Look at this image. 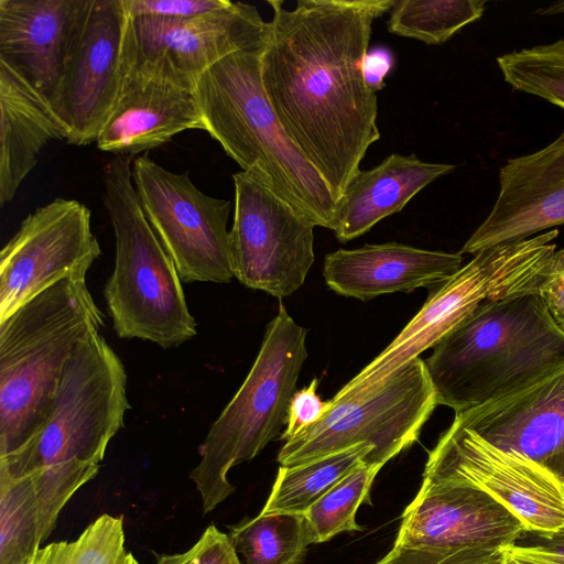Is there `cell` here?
Segmentation results:
<instances>
[{"label":"cell","instance_id":"cell-1","mask_svg":"<svg viewBox=\"0 0 564 564\" xmlns=\"http://www.w3.org/2000/svg\"><path fill=\"white\" fill-rule=\"evenodd\" d=\"M273 17L261 53L264 93L288 137L336 203L380 139L378 101L362 77L373 22L394 0H299Z\"/></svg>","mask_w":564,"mask_h":564},{"label":"cell","instance_id":"cell-2","mask_svg":"<svg viewBox=\"0 0 564 564\" xmlns=\"http://www.w3.org/2000/svg\"><path fill=\"white\" fill-rule=\"evenodd\" d=\"M129 409L124 366L104 336L95 333L67 361L39 432L0 458V473L29 476L33 482L41 543L74 494L98 474Z\"/></svg>","mask_w":564,"mask_h":564},{"label":"cell","instance_id":"cell-3","mask_svg":"<svg viewBox=\"0 0 564 564\" xmlns=\"http://www.w3.org/2000/svg\"><path fill=\"white\" fill-rule=\"evenodd\" d=\"M261 53L236 52L198 77L194 90L205 131L241 171L261 177L314 226L333 230L337 203L283 130L263 89Z\"/></svg>","mask_w":564,"mask_h":564},{"label":"cell","instance_id":"cell-4","mask_svg":"<svg viewBox=\"0 0 564 564\" xmlns=\"http://www.w3.org/2000/svg\"><path fill=\"white\" fill-rule=\"evenodd\" d=\"M102 327L86 279L73 274L0 321V458L39 432L67 361Z\"/></svg>","mask_w":564,"mask_h":564},{"label":"cell","instance_id":"cell-5","mask_svg":"<svg viewBox=\"0 0 564 564\" xmlns=\"http://www.w3.org/2000/svg\"><path fill=\"white\" fill-rule=\"evenodd\" d=\"M433 348L437 404L455 414L564 362V334L538 294L484 302Z\"/></svg>","mask_w":564,"mask_h":564},{"label":"cell","instance_id":"cell-6","mask_svg":"<svg viewBox=\"0 0 564 564\" xmlns=\"http://www.w3.org/2000/svg\"><path fill=\"white\" fill-rule=\"evenodd\" d=\"M133 156L104 166V205L115 232L113 271L104 288L112 327L167 349L196 335L175 263L141 207L132 178Z\"/></svg>","mask_w":564,"mask_h":564},{"label":"cell","instance_id":"cell-7","mask_svg":"<svg viewBox=\"0 0 564 564\" xmlns=\"http://www.w3.org/2000/svg\"><path fill=\"white\" fill-rule=\"evenodd\" d=\"M306 357V329L281 304L245 381L198 448L200 459L189 477L204 513L232 494L229 470L253 459L285 425Z\"/></svg>","mask_w":564,"mask_h":564},{"label":"cell","instance_id":"cell-8","mask_svg":"<svg viewBox=\"0 0 564 564\" xmlns=\"http://www.w3.org/2000/svg\"><path fill=\"white\" fill-rule=\"evenodd\" d=\"M558 229L484 249L425 302L400 334L334 397L375 389L445 335L486 301L538 294L556 251Z\"/></svg>","mask_w":564,"mask_h":564},{"label":"cell","instance_id":"cell-9","mask_svg":"<svg viewBox=\"0 0 564 564\" xmlns=\"http://www.w3.org/2000/svg\"><path fill=\"white\" fill-rule=\"evenodd\" d=\"M436 405L425 361L417 357L372 390L333 398V406L321 422L285 441L278 462L294 467L367 444L372 449L362 463L381 469L419 438Z\"/></svg>","mask_w":564,"mask_h":564},{"label":"cell","instance_id":"cell-10","mask_svg":"<svg viewBox=\"0 0 564 564\" xmlns=\"http://www.w3.org/2000/svg\"><path fill=\"white\" fill-rule=\"evenodd\" d=\"M132 178L143 213L181 280L230 282V202L208 196L187 171L171 172L148 153L134 158Z\"/></svg>","mask_w":564,"mask_h":564},{"label":"cell","instance_id":"cell-11","mask_svg":"<svg viewBox=\"0 0 564 564\" xmlns=\"http://www.w3.org/2000/svg\"><path fill=\"white\" fill-rule=\"evenodd\" d=\"M422 482L477 487L513 512L527 532L564 533V489L544 464L496 447L453 423L430 452Z\"/></svg>","mask_w":564,"mask_h":564},{"label":"cell","instance_id":"cell-12","mask_svg":"<svg viewBox=\"0 0 564 564\" xmlns=\"http://www.w3.org/2000/svg\"><path fill=\"white\" fill-rule=\"evenodd\" d=\"M230 249L234 276L283 299L302 286L314 263V224L258 175L240 171Z\"/></svg>","mask_w":564,"mask_h":564},{"label":"cell","instance_id":"cell-13","mask_svg":"<svg viewBox=\"0 0 564 564\" xmlns=\"http://www.w3.org/2000/svg\"><path fill=\"white\" fill-rule=\"evenodd\" d=\"M128 24L121 0H83L50 102L67 143L96 142L109 117L124 75Z\"/></svg>","mask_w":564,"mask_h":564},{"label":"cell","instance_id":"cell-14","mask_svg":"<svg viewBox=\"0 0 564 564\" xmlns=\"http://www.w3.org/2000/svg\"><path fill=\"white\" fill-rule=\"evenodd\" d=\"M100 253L86 205L58 197L36 208L0 252V321L68 274L86 279Z\"/></svg>","mask_w":564,"mask_h":564},{"label":"cell","instance_id":"cell-15","mask_svg":"<svg viewBox=\"0 0 564 564\" xmlns=\"http://www.w3.org/2000/svg\"><path fill=\"white\" fill-rule=\"evenodd\" d=\"M269 31L254 6L230 1L189 19L129 18L128 47L140 65L194 89L198 77L223 58L263 51Z\"/></svg>","mask_w":564,"mask_h":564},{"label":"cell","instance_id":"cell-16","mask_svg":"<svg viewBox=\"0 0 564 564\" xmlns=\"http://www.w3.org/2000/svg\"><path fill=\"white\" fill-rule=\"evenodd\" d=\"M527 529L505 505L466 484L422 482L405 508L395 545L424 549H505Z\"/></svg>","mask_w":564,"mask_h":564},{"label":"cell","instance_id":"cell-17","mask_svg":"<svg viewBox=\"0 0 564 564\" xmlns=\"http://www.w3.org/2000/svg\"><path fill=\"white\" fill-rule=\"evenodd\" d=\"M560 225H564V130L546 147L509 159L500 167L495 204L459 253L475 254Z\"/></svg>","mask_w":564,"mask_h":564},{"label":"cell","instance_id":"cell-18","mask_svg":"<svg viewBox=\"0 0 564 564\" xmlns=\"http://www.w3.org/2000/svg\"><path fill=\"white\" fill-rule=\"evenodd\" d=\"M192 129L206 130L195 90L137 63L129 52L127 33L121 88L96 139L97 148L133 156Z\"/></svg>","mask_w":564,"mask_h":564},{"label":"cell","instance_id":"cell-19","mask_svg":"<svg viewBox=\"0 0 564 564\" xmlns=\"http://www.w3.org/2000/svg\"><path fill=\"white\" fill-rule=\"evenodd\" d=\"M452 423L542 463L564 448V362L456 413Z\"/></svg>","mask_w":564,"mask_h":564},{"label":"cell","instance_id":"cell-20","mask_svg":"<svg viewBox=\"0 0 564 564\" xmlns=\"http://www.w3.org/2000/svg\"><path fill=\"white\" fill-rule=\"evenodd\" d=\"M83 0H0V61L48 104L58 87Z\"/></svg>","mask_w":564,"mask_h":564},{"label":"cell","instance_id":"cell-21","mask_svg":"<svg viewBox=\"0 0 564 564\" xmlns=\"http://www.w3.org/2000/svg\"><path fill=\"white\" fill-rule=\"evenodd\" d=\"M462 264L459 252L387 242L328 253L323 275L328 288L336 293L367 301L382 294L412 292L444 283Z\"/></svg>","mask_w":564,"mask_h":564},{"label":"cell","instance_id":"cell-22","mask_svg":"<svg viewBox=\"0 0 564 564\" xmlns=\"http://www.w3.org/2000/svg\"><path fill=\"white\" fill-rule=\"evenodd\" d=\"M455 167L394 153L369 170H359L337 202L333 229L336 238L346 242L362 236Z\"/></svg>","mask_w":564,"mask_h":564},{"label":"cell","instance_id":"cell-23","mask_svg":"<svg viewBox=\"0 0 564 564\" xmlns=\"http://www.w3.org/2000/svg\"><path fill=\"white\" fill-rule=\"evenodd\" d=\"M52 140H67L50 104L0 61V205L10 203Z\"/></svg>","mask_w":564,"mask_h":564},{"label":"cell","instance_id":"cell-24","mask_svg":"<svg viewBox=\"0 0 564 564\" xmlns=\"http://www.w3.org/2000/svg\"><path fill=\"white\" fill-rule=\"evenodd\" d=\"M229 540L243 564H302L314 539L304 513L274 512L230 527Z\"/></svg>","mask_w":564,"mask_h":564},{"label":"cell","instance_id":"cell-25","mask_svg":"<svg viewBox=\"0 0 564 564\" xmlns=\"http://www.w3.org/2000/svg\"><path fill=\"white\" fill-rule=\"evenodd\" d=\"M372 447L359 444L294 467L281 466L260 513H304L362 463Z\"/></svg>","mask_w":564,"mask_h":564},{"label":"cell","instance_id":"cell-26","mask_svg":"<svg viewBox=\"0 0 564 564\" xmlns=\"http://www.w3.org/2000/svg\"><path fill=\"white\" fill-rule=\"evenodd\" d=\"M485 0H394L387 21L390 33L440 45L479 20Z\"/></svg>","mask_w":564,"mask_h":564},{"label":"cell","instance_id":"cell-27","mask_svg":"<svg viewBox=\"0 0 564 564\" xmlns=\"http://www.w3.org/2000/svg\"><path fill=\"white\" fill-rule=\"evenodd\" d=\"M41 544L31 478L0 473V564H26Z\"/></svg>","mask_w":564,"mask_h":564},{"label":"cell","instance_id":"cell-28","mask_svg":"<svg viewBox=\"0 0 564 564\" xmlns=\"http://www.w3.org/2000/svg\"><path fill=\"white\" fill-rule=\"evenodd\" d=\"M496 62L512 89L564 109V39L502 54Z\"/></svg>","mask_w":564,"mask_h":564},{"label":"cell","instance_id":"cell-29","mask_svg":"<svg viewBox=\"0 0 564 564\" xmlns=\"http://www.w3.org/2000/svg\"><path fill=\"white\" fill-rule=\"evenodd\" d=\"M26 564H140L126 549L121 517L101 514L74 541L41 546Z\"/></svg>","mask_w":564,"mask_h":564},{"label":"cell","instance_id":"cell-30","mask_svg":"<svg viewBox=\"0 0 564 564\" xmlns=\"http://www.w3.org/2000/svg\"><path fill=\"white\" fill-rule=\"evenodd\" d=\"M379 470L361 463L304 512L314 544L341 532L362 531L356 513L361 503H370V488Z\"/></svg>","mask_w":564,"mask_h":564},{"label":"cell","instance_id":"cell-31","mask_svg":"<svg viewBox=\"0 0 564 564\" xmlns=\"http://www.w3.org/2000/svg\"><path fill=\"white\" fill-rule=\"evenodd\" d=\"M501 549H424L393 544L375 564H489Z\"/></svg>","mask_w":564,"mask_h":564},{"label":"cell","instance_id":"cell-32","mask_svg":"<svg viewBox=\"0 0 564 564\" xmlns=\"http://www.w3.org/2000/svg\"><path fill=\"white\" fill-rule=\"evenodd\" d=\"M155 564H242L228 534L214 524L208 525L197 542L187 551L162 554Z\"/></svg>","mask_w":564,"mask_h":564},{"label":"cell","instance_id":"cell-33","mask_svg":"<svg viewBox=\"0 0 564 564\" xmlns=\"http://www.w3.org/2000/svg\"><path fill=\"white\" fill-rule=\"evenodd\" d=\"M229 3V0H121L126 14L131 19H189L224 9Z\"/></svg>","mask_w":564,"mask_h":564},{"label":"cell","instance_id":"cell-34","mask_svg":"<svg viewBox=\"0 0 564 564\" xmlns=\"http://www.w3.org/2000/svg\"><path fill=\"white\" fill-rule=\"evenodd\" d=\"M318 380L314 378L310 384L294 392L291 398L285 430L281 440H291L316 425L333 406V399L323 401L317 394Z\"/></svg>","mask_w":564,"mask_h":564},{"label":"cell","instance_id":"cell-35","mask_svg":"<svg viewBox=\"0 0 564 564\" xmlns=\"http://www.w3.org/2000/svg\"><path fill=\"white\" fill-rule=\"evenodd\" d=\"M538 295L557 328L564 334V248L553 253Z\"/></svg>","mask_w":564,"mask_h":564},{"label":"cell","instance_id":"cell-36","mask_svg":"<svg viewBox=\"0 0 564 564\" xmlns=\"http://www.w3.org/2000/svg\"><path fill=\"white\" fill-rule=\"evenodd\" d=\"M395 64L393 52L383 45L367 50L362 57V77L369 89L377 93L386 87V77L392 72Z\"/></svg>","mask_w":564,"mask_h":564},{"label":"cell","instance_id":"cell-37","mask_svg":"<svg viewBox=\"0 0 564 564\" xmlns=\"http://www.w3.org/2000/svg\"><path fill=\"white\" fill-rule=\"evenodd\" d=\"M523 552L538 555L551 561L564 563V533L541 536L529 544H514Z\"/></svg>","mask_w":564,"mask_h":564},{"label":"cell","instance_id":"cell-38","mask_svg":"<svg viewBox=\"0 0 564 564\" xmlns=\"http://www.w3.org/2000/svg\"><path fill=\"white\" fill-rule=\"evenodd\" d=\"M505 564H564L521 551L514 544L502 549Z\"/></svg>","mask_w":564,"mask_h":564},{"label":"cell","instance_id":"cell-39","mask_svg":"<svg viewBox=\"0 0 564 564\" xmlns=\"http://www.w3.org/2000/svg\"><path fill=\"white\" fill-rule=\"evenodd\" d=\"M561 481L564 489V448L542 462Z\"/></svg>","mask_w":564,"mask_h":564},{"label":"cell","instance_id":"cell-40","mask_svg":"<svg viewBox=\"0 0 564 564\" xmlns=\"http://www.w3.org/2000/svg\"><path fill=\"white\" fill-rule=\"evenodd\" d=\"M538 15H556L564 13V0L554 2L550 6L539 8L534 11Z\"/></svg>","mask_w":564,"mask_h":564},{"label":"cell","instance_id":"cell-41","mask_svg":"<svg viewBox=\"0 0 564 564\" xmlns=\"http://www.w3.org/2000/svg\"><path fill=\"white\" fill-rule=\"evenodd\" d=\"M489 564H505L502 558V549L498 554L489 562Z\"/></svg>","mask_w":564,"mask_h":564}]
</instances>
